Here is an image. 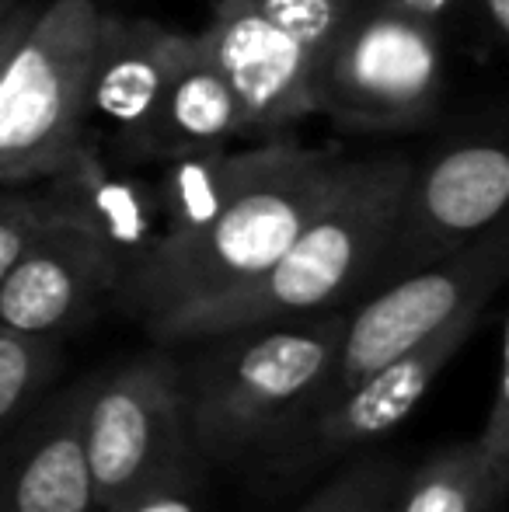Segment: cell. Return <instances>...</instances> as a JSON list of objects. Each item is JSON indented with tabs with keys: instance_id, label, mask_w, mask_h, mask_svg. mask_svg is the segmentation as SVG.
I'll return each mask as SVG.
<instances>
[{
	"instance_id": "obj_22",
	"label": "cell",
	"mask_w": 509,
	"mask_h": 512,
	"mask_svg": "<svg viewBox=\"0 0 509 512\" xmlns=\"http://www.w3.org/2000/svg\"><path fill=\"white\" fill-rule=\"evenodd\" d=\"M53 220V209L39 196H14L0 199V279L7 276L18 255L25 251V244L39 234L46 223Z\"/></svg>"
},
{
	"instance_id": "obj_4",
	"label": "cell",
	"mask_w": 509,
	"mask_h": 512,
	"mask_svg": "<svg viewBox=\"0 0 509 512\" xmlns=\"http://www.w3.org/2000/svg\"><path fill=\"white\" fill-rule=\"evenodd\" d=\"M102 7L46 0L0 70V185L46 182L88 143Z\"/></svg>"
},
{
	"instance_id": "obj_23",
	"label": "cell",
	"mask_w": 509,
	"mask_h": 512,
	"mask_svg": "<svg viewBox=\"0 0 509 512\" xmlns=\"http://www.w3.org/2000/svg\"><path fill=\"white\" fill-rule=\"evenodd\" d=\"M119 512H199V467L147 488Z\"/></svg>"
},
{
	"instance_id": "obj_13",
	"label": "cell",
	"mask_w": 509,
	"mask_h": 512,
	"mask_svg": "<svg viewBox=\"0 0 509 512\" xmlns=\"http://www.w3.org/2000/svg\"><path fill=\"white\" fill-rule=\"evenodd\" d=\"M189 39L192 32L102 11L88 77V122H105L123 143L133 140L189 49Z\"/></svg>"
},
{
	"instance_id": "obj_27",
	"label": "cell",
	"mask_w": 509,
	"mask_h": 512,
	"mask_svg": "<svg viewBox=\"0 0 509 512\" xmlns=\"http://www.w3.org/2000/svg\"><path fill=\"white\" fill-rule=\"evenodd\" d=\"M18 4H25V0H0V21H4L7 14H11V11H14V7H18Z\"/></svg>"
},
{
	"instance_id": "obj_26",
	"label": "cell",
	"mask_w": 509,
	"mask_h": 512,
	"mask_svg": "<svg viewBox=\"0 0 509 512\" xmlns=\"http://www.w3.org/2000/svg\"><path fill=\"white\" fill-rule=\"evenodd\" d=\"M401 7H408V11H415L419 18H429V21H436L443 11H447L454 0H398Z\"/></svg>"
},
{
	"instance_id": "obj_9",
	"label": "cell",
	"mask_w": 509,
	"mask_h": 512,
	"mask_svg": "<svg viewBox=\"0 0 509 512\" xmlns=\"http://www.w3.org/2000/svg\"><path fill=\"white\" fill-rule=\"evenodd\" d=\"M506 203L509 157L499 143H464L422 171L412 168L394 234L370 283H391L461 251L503 220Z\"/></svg>"
},
{
	"instance_id": "obj_25",
	"label": "cell",
	"mask_w": 509,
	"mask_h": 512,
	"mask_svg": "<svg viewBox=\"0 0 509 512\" xmlns=\"http://www.w3.org/2000/svg\"><path fill=\"white\" fill-rule=\"evenodd\" d=\"M478 14H482L485 28L492 32V39L503 42L509 32V0H475Z\"/></svg>"
},
{
	"instance_id": "obj_17",
	"label": "cell",
	"mask_w": 509,
	"mask_h": 512,
	"mask_svg": "<svg viewBox=\"0 0 509 512\" xmlns=\"http://www.w3.org/2000/svg\"><path fill=\"white\" fill-rule=\"evenodd\" d=\"M506 492L475 439H457L401 471L391 512H503Z\"/></svg>"
},
{
	"instance_id": "obj_20",
	"label": "cell",
	"mask_w": 509,
	"mask_h": 512,
	"mask_svg": "<svg viewBox=\"0 0 509 512\" xmlns=\"http://www.w3.org/2000/svg\"><path fill=\"white\" fill-rule=\"evenodd\" d=\"M258 11L321 60L363 0H252Z\"/></svg>"
},
{
	"instance_id": "obj_16",
	"label": "cell",
	"mask_w": 509,
	"mask_h": 512,
	"mask_svg": "<svg viewBox=\"0 0 509 512\" xmlns=\"http://www.w3.org/2000/svg\"><path fill=\"white\" fill-rule=\"evenodd\" d=\"M286 150L290 143H265V147L248 150H227V143H217V147L171 157L168 171L157 185L164 223L157 241H178V237L206 227L238 192L258 182Z\"/></svg>"
},
{
	"instance_id": "obj_24",
	"label": "cell",
	"mask_w": 509,
	"mask_h": 512,
	"mask_svg": "<svg viewBox=\"0 0 509 512\" xmlns=\"http://www.w3.org/2000/svg\"><path fill=\"white\" fill-rule=\"evenodd\" d=\"M42 4H46V0H25V4H18L4 21H0V70H4L7 56L14 53V46H18L21 35L28 32V25L35 21V14H39Z\"/></svg>"
},
{
	"instance_id": "obj_2",
	"label": "cell",
	"mask_w": 509,
	"mask_h": 512,
	"mask_svg": "<svg viewBox=\"0 0 509 512\" xmlns=\"http://www.w3.org/2000/svg\"><path fill=\"white\" fill-rule=\"evenodd\" d=\"M346 157L290 143L258 182L231 199L206 227L157 241L123 272L116 297L136 321L220 297L265 272L321 213L349 175Z\"/></svg>"
},
{
	"instance_id": "obj_10",
	"label": "cell",
	"mask_w": 509,
	"mask_h": 512,
	"mask_svg": "<svg viewBox=\"0 0 509 512\" xmlns=\"http://www.w3.org/2000/svg\"><path fill=\"white\" fill-rule=\"evenodd\" d=\"M199 42L238 98L245 133L283 129L318 112V56L272 25L252 0H217Z\"/></svg>"
},
{
	"instance_id": "obj_5",
	"label": "cell",
	"mask_w": 509,
	"mask_h": 512,
	"mask_svg": "<svg viewBox=\"0 0 509 512\" xmlns=\"http://www.w3.org/2000/svg\"><path fill=\"white\" fill-rule=\"evenodd\" d=\"M84 457L95 512H119L147 488L203 467L189 443L178 363L164 345L88 377Z\"/></svg>"
},
{
	"instance_id": "obj_11",
	"label": "cell",
	"mask_w": 509,
	"mask_h": 512,
	"mask_svg": "<svg viewBox=\"0 0 509 512\" xmlns=\"http://www.w3.org/2000/svg\"><path fill=\"white\" fill-rule=\"evenodd\" d=\"M119 276L123 265L95 234L53 213L0 279V331L56 338L112 297Z\"/></svg>"
},
{
	"instance_id": "obj_3",
	"label": "cell",
	"mask_w": 509,
	"mask_h": 512,
	"mask_svg": "<svg viewBox=\"0 0 509 512\" xmlns=\"http://www.w3.org/2000/svg\"><path fill=\"white\" fill-rule=\"evenodd\" d=\"M342 321V310H321L189 342L199 352L178 380L199 464L231 467L276 443L325 384Z\"/></svg>"
},
{
	"instance_id": "obj_6",
	"label": "cell",
	"mask_w": 509,
	"mask_h": 512,
	"mask_svg": "<svg viewBox=\"0 0 509 512\" xmlns=\"http://www.w3.org/2000/svg\"><path fill=\"white\" fill-rule=\"evenodd\" d=\"M436 21L398 0H363L318 60V112L349 126H412L440 98Z\"/></svg>"
},
{
	"instance_id": "obj_14",
	"label": "cell",
	"mask_w": 509,
	"mask_h": 512,
	"mask_svg": "<svg viewBox=\"0 0 509 512\" xmlns=\"http://www.w3.org/2000/svg\"><path fill=\"white\" fill-rule=\"evenodd\" d=\"M46 182L49 189L42 192V199L49 209L60 220H70L95 234L119 258L123 272L161 237L164 223L157 189H147L143 182L112 171L91 140L70 157L67 168Z\"/></svg>"
},
{
	"instance_id": "obj_18",
	"label": "cell",
	"mask_w": 509,
	"mask_h": 512,
	"mask_svg": "<svg viewBox=\"0 0 509 512\" xmlns=\"http://www.w3.org/2000/svg\"><path fill=\"white\" fill-rule=\"evenodd\" d=\"M60 342L53 335L0 331V436L53 384Z\"/></svg>"
},
{
	"instance_id": "obj_7",
	"label": "cell",
	"mask_w": 509,
	"mask_h": 512,
	"mask_svg": "<svg viewBox=\"0 0 509 512\" xmlns=\"http://www.w3.org/2000/svg\"><path fill=\"white\" fill-rule=\"evenodd\" d=\"M506 272L509 234L499 220L454 255L384 283L374 297L346 314L335 359L314 401L342 391L353 380L374 373L377 366L391 363L394 356L415 349L471 304H492Z\"/></svg>"
},
{
	"instance_id": "obj_12",
	"label": "cell",
	"mask_w": 509,
	"mask_h": 512,
	"mask_svg": "<svg viewBox=\"0 0 509 512\" xmlns=\"http://www.w3.org/2000/svg\"><path fill=\"white\" fill-rule=\"evenodd\" d=\"M84 391L88 377L39 398L0 436V512H95Z\"/></svg>"
},
{
	"instance_id": "obj_15",
	"label": "cell",
	"mask_w": 509,
	"mask_h": 512,
	"mask_svg": "<svg viewBox=\"0 0 509 512\" xmlns=\"http://www.w3.org/2000/svg\"><path fill=\"white\" fill-rule=\"evenodd\" d=\"M238 133H245L238 98L227 88L224 74L210 60V53L203 49L199 32H192L189 49L178 60L171 81L164 84L150 119L143 122V129L126 147L136 150V154L168 157L171 161V157L189 154V150L227 143Z\"/></svg>"
},
{
	"instance_id": "obj_1",
	"label": "cell",
	"mask_w": 509,
	"mask_h": 512,
	"mask_svg": "<svg viewBox=\"0 0 509 512\" xmlns=\"http://www.w3.org/2000/svg\"><path fill=\"white\" fill-rule=\"evenodd\" d=\"M412 164L405 157L353 161L342 189L290 248L255 279L150 321L157 345H189L224 331L321 314L370 286L398 223Z\"/></svg>"
},
{
	"instance_id": "obj_8",
	"label": "cell",
	"mask_w": 509,
	"mask_h": 512,
	"mask_svg": "<svg viewBox=\"0 0 509 512\" xmlns=\"http://www.w3.org/2000/svg\"><path fill=\"white\" fill-rule=\"evenodd\" d=\"M485 307L489 304H471L415 349L401 352L367 377L307 405L304 415L258 457L272 474H300L391 436L433 391L440 373L461 356L468 338L482 324Z\"/></svg>"
},
{
	"instance_id": "obj_21",
	"label": "cell",
	"mask_w": 509,
	"mask_h": 512,
	"mask_svg": "<svg viewBox=\"0 0 509 512\" xmlns=\"http://www.w3.org/2000/svg\"><path fill=\"white\" fill-rule=\"evenodd\" d=\"M492 478L509 488V366H506V338H499L496 377H492V398L485 408L482 429L475 436Z\"/></svg>"
},
{
	"instance_id": "obj_19",
	"label": "cell",
	"mask_w": 509,
	"mask_h": 512,
	"mask_svg": "<svg viewBox=\"0 0 509 512\" xmlns=\"http://www.w3.org/2000/svg\"><path fill=\"white\" fill-rule=\"evenodd\" d=\"M405 467L394 457H363L335 474L297 512H391V495Z\"/></svg>"
}]
</instances>
